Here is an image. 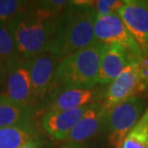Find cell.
<instances>
[{"mask_svg":"<svg viewBox=\"0 0 148 148\" xmlns=\"http://www.w3.org/2000/svg\"><path fill=\"white\" fill-rule=\"evenodd\" d=\"M70 2L64 0L29 2L27 7L9 23L20 57L29 61L48 53L59 16Z\"/></svg>","mask_w":148,"mask_h":148,"instance_id":"cell-1","label":"cell"},{"mask_svg":"<svg viewBox=\"0 0 148 148\" xmlns=\"http://www.w3.org/2000/svg\"><path fill=\"white\" fill-rule=\"evenodd\" d=\"M91 4L92 1H71L62 12L49 54L63 60L95 42L96 13Z\"/></svg>","mask_w":148,"mask_h":148,"instance_id":"cell-2","label":"cell"},{"mask_svg":"<svg viewBox=\"0 0 148 148\" xmlns=\"http://www.w3.org/2000/svg\"><path fill=\"white\" fill-rule=\"evenodd\" d=\"M103 43L95 41L60 61L56 76L60 88H85L98 85Z\"/></svg>","mask_w":148,"mask_h":148,"instance_id":"cell-3","label":"cell"},{"mask_svg":"<svg viewBox=\"0 0 148 148\" xmlns=\"http://www.w3.org/2000/svg\"><path fill=\"white\" fill-rule=\"evenodd\" d=\"M145 96H138L114 106L109 112L105 131L111 148H122L123 141L147 109Z\"/></svg>","mask_w":148,"mask_h":148,"instance_id":"cell-4","label":"cell"},{"mask_svg":"<svg viewBox=\"0 0 148 148\" xmlns=\"http://www.w3.org/2000/svg\"><path fill=\"white\" fill-rule=\"evenodd\" d=\"M61 60L49 53L29 60L30 75L36 111L47 107L50 100L60 90L56 71Z\"/></svg>","mask_w":148,"mask_h":148,"instance_id":"cell-5","label":"cell"},{"mask_svg":"<svg viewBox=\"0 0 148 148\" xmlns=\"http://www.w3.org/2000/svg\"><path fill=\"white\" fill-rule=\"evenodd\" d=\"M140 61L135 60L130 63L106 88L102 103L108 112L127 100L143 96V93L148 90V85L143 77Z\"/></svg>","mask_w":148,"mask_h":148,"instance_id":"cell-6","label":"cell"},{"mask_svg":"<svg viewBox=\"0 0 148 148\" xmlns=\"http://www.w3.org/2000/svg\"><path fill=\"white\" fill-rule=\"evenodd\" d=\"M3 75L5 77L4 95L12 101L30 108L37 112L29 61L21 58L19 55L16 56L6 64Z\"/></svg>","mask_w":148,"mask_h":148,"instance_id":"cell-7","label":"cell"},{"mask_svg":"<svg viewBox=\"0 0 148 148\" xmlns=\"http://www.w3.org/2000/svg\"><path fill=\"white\" fill-rule=\"evenodd\" d=\"M94 35L98 42L103 44H119L134 57L138 60L143 59V53L140 46L118 14L96 16Z\"/></svg>","mask_w":148,"mask_h":148,"instance_id":"cell-8","label":"cell"},{"mask_svg":"<svg viewBox=\"0 0 148 148\" xmlns=\"http://www.w3.org/2000/svg\"><path fill=\"white\" fill-rule=\"evenodd\" d=\"M118 16L140 46L143 58L148 57V0H125Z\"/></svg>","mask_w":148,"mask_h":148,"instance_id":"cell-9","label":"cell"},{"mask_svg":"<svg viewBox=\"0 0 148 148\" xmlns=\"http://www.w3.org/2000/svg\"><path fill=\"white\" fill-rule=\"evenodd\" d=\"M106 88L97 85L93 88H60L52 97L46 111H69L85 108L103 101Z\"/></svg>","mask_w":148,"mask_h":148,"instance_id":"cell-10","label":"cell"},{"mask_svg":"<svg viewBox=\"0 0 148 148\" xmlns=\"http://www.w3.org/2000/svg\"><path fill=\"white\" fill-rule=\"evenodd\" d=\"M138 60L123 46L116 43L103 44L100 58L98 85H109L133 61Z\"/></svg>","mask_w":148,"mask_h":148,"instance_id":"cell-11","label":"cell"},{"mask_svg":"<svg viewBox=\"0 0 148 148\" xmlns=\"http://www.w3.org/2000/svg\"><path fill=\"white\" fill-rule=\"evenodd\" d=\"M109 112L102 101L88 106L75 127L67 137L66 143H82L105 130Z\"/></svg>","mask_w":148,"mask_h":148,"instance_id":"cell-12","label":"cell"},{"mask_svg":"<svg viewBox=\"0 0 148 148\" xmlns=\"http://www.w3.org/2000/svg\"><path fill=\"white\" fill-rule=\"evenodd\" d=\"M88 107L69 111H46L41 117V127L52 138L66 141Z\"/></svg>","mask_w":148,"mask_h":148,"instance_id":"cell-13","label":"cell"},{"mask_svg":"<svg viewBox=\"0 0 148 148\" xmlns=\"http://www.w3.org/2000/svg\"><path fill=\"white\" fill-rule=\"evenodd\" d=\"M32 109L12 101L4 94H0V128L33 122Z\"/></svg>","mask_w":148,"mask_h":148,"instance_id":"cell-14","label":"cell"},{"mask_svg":"<svg viewBox=\"0 0 148 148\" xmlns=\"http://www.w3.org/2000/svg\"><path fill=\"white\" fill-rule=\"evenodd\" d=\"M40 133L33 122L0 128V148H20Z\"/></svg>","mask_w":148,"mask_h":148,"instance_id":"cell-15","label":"cell"},{"mask_svg":"<svg viewBox=\"0 0 148 148\" xmlns=\"http://www.w3.org/2000/svg\"><path fill=\"white\" fill-rule=\"evenodd\" d=\"M122 148H148V106L140 119L127 135Z\"/></svg>","mask_w":148,"mask_h":148,"instance_id":"cell-16","label":"cell"},{"mask_svg":"<svg viewBox=\"0 0 148 148\" xmlns=\"http://www.w3.org/2000/svg\"><path fill=\"white\" fill-rule=\"evenodd\" d=\"M18 55L16 42L8 23L0 22V74H4L6 64Z\"/></svg>","mask_w":148,"mask_h":148,"instance_id":"cell-17","label":"cell"},{"mask_svg":"<svg viewBox=\"0 0 148 148\" xmlns=\"http://www.w3.org/2000/svg\"><path fill=\"white\" fill-rule=\"evenodd\" d=\"M28 4L29 1L21 0H0V22L9 24Z\"/></svg>","mask_w":148,"mask_h":148,"instance_id":"cell-18","label":"cell"},{"mask_svg":"<svg viewBox=\"0 0 148 148\" xmlns=\"http://www.w3.org/2000/svg\"><path fill=\"white\" fill-rule=\"evenodd\" d=\"M125 1L119 0H97L92 1V8L96 13V16H110V14H118V12L124 5Z\"/></svg>","mask_w":148,"mask_h":148,"instance_id":"cell-19","label":"cell"},{"mask_svg":"<svg viewBox=\"0 0 148 148\" xmlns=\"http://www.w3.org/2000/svg\"><path fill=\"white\" fill-rule=\"evenodd\" d=\"M20 148H44V140L40 136L32 138Z\"/></svg>","mask_w":148,"mask_h":148,"instance_id":"cell-20","label":"cell"},{"mask_svg":"<svg viewBox=\"0 0 148 148\" xmlns=\"http://www.w3.org/2000/svg\"><path fill=\"white\" fill-rule=\"evenodd\" d=\"M60 148H86L81 143H64Z\"/></svg>","mask_w":148,"mask_h":148,"instance_id":"cell-21","label":"cell"}]
</instances>
